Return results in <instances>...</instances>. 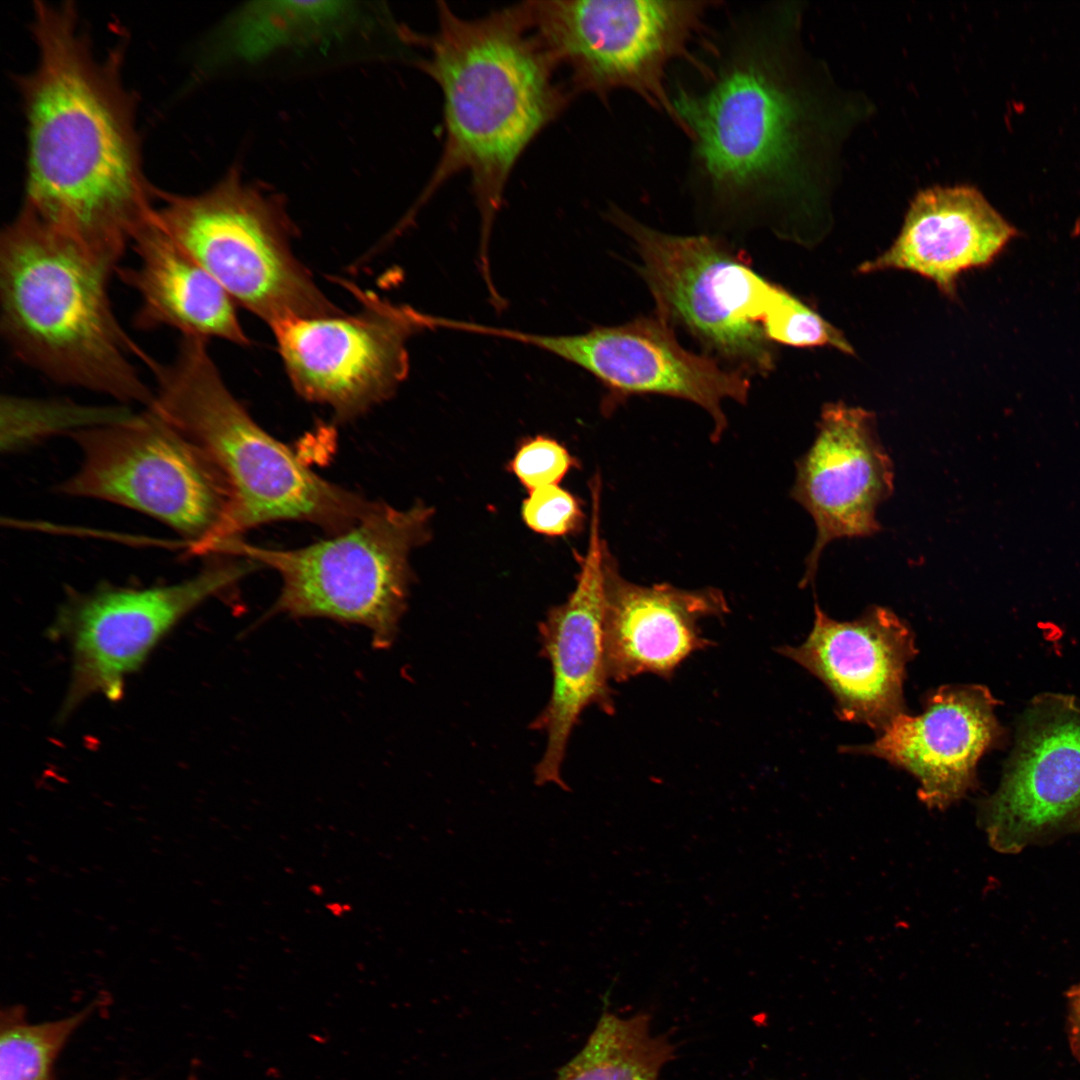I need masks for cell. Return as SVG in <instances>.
<instances>
[{"mask_svg":"<svg viewBox=\"0 0 1080 1080\" xmlns=\"http://www.w3.org/2000/svg\"><path fill=\"white\" fill-rule=\"evenodd\" d=\"M1066 998L1068 1044L1073 1057L1080 1063V982L1067 990Z\"/></svg>","mask_w":1080,"mask_h":1080,"instance_id":"obj_28","label":"cell"},{"mask_svg":"<svg viewBox=\"0 0 1080 1080\" xmlns=\"http://www.w3.org/2000/svg\"><path fill=\"white\" fill-rule=\"evenodd\" d=\"M159 198L157 223L235 303L270 326L342 313L293 254L280 201L244 183L237 169L206 192Z\"/></svg>","mask_w":1080,"mask_h":1080,"instance_id":"obj_8","label":"cell"},{"mask_svg":"<svg viewBox=\"0 0 1080 1080\" xmlns=\"http://www.w3.org/2000/svg\"><path fill=\"white\" fill-rule=\"evenodd\" d=\"M578 461L553 438L537 435L522 441L509 462L510 471L529 491L558 485Z\"/></svg>","mask_w":1080,"mask_h":1080,"instance_id":"obj_26","label":"cell"},{"mask_svg":"<svg viewBox=\"0 0 1080 1080\" xmlns=\"http://www.w3.org/2000/svg\"><path fill=\"white\" fill-rule=\"evenodd\" d=\"M95 1007L91 1004L67 1017L41 1023H29L23 1008L2 1010L0 1080H53L58 1055Z\"/></svg>","mask_w":1080,"mask_h":1080,"instance_id":"obj_24","label":"cell"},{"mask_svg":"<svg viewBox=\"0 0 1080 1080\" xmlns=\"http://www.w3.org/2000/svg\"><path fill=\"white\" fill-rule=\"evenodd\" d=\"M81 452L76 472L58 485L146 514L205 554L229 493L212 460L153 408L69 435Z\"/></svg>","mask_w":1080,"mask_h":1080,"instance_id":"obj_10","label":"cell"},{"mask_svg":"<svg viewBox=\"0 0 1080 1080\" xmlns=\"http://www.w3.org/2000/svg\"><path fill=\"white\" fill-rule=\"evenodd\" d=\"M1072 234L1073 236H1080V217L1075 221Z\"/></svg>","mask_w":1080,"mask_h":1080,"instance_id":"obj_29","label":"cell"},{"mask_svg":"<svg viewBox=\"0 0 1080 1080\" xmlns=\"http://www.w3.org/2000/svg\"><path fill=\"white\" fill-rule=\"evenodd\" d=\"M1031 714L980 823L993 849L1016 854L1080 826V711L1047 701Z\"/></svg>","mask_w":1080,"mask_h":1080,"instance_id":"obj_15","label":"cell"},{"mask_svg":"<svg viewBox=\"0 0 1080 1080\" xmlns=\"http://www.w3.org/2000/svg\"><path fill=\"white\" fill-rule=\"evenodd\" d=\"M37 62L17 76L27 131L23 206L114 269L153 217L123 47L98 57L71 3L37 2Z\"/></svg>","mask_w":1080,"mask_h":1080,"instance_id":"obj_1","label":"cell"},{"mask_svg":"<svg viewBox=\"0 0 1080 1080\" xmlns=\"http://www.w3.org/2000/svg\"><path fill=\"white\" fill-rule=\"evenodd\" d=\"M601 492L590 489L591 518L585 555H577L580 565L574 590L568 599L552 607L539 625L542 655L552 672V690L544 709L531 728L544 732L547 744L534 770L535 784L569 788L562 778V766L569 739L581 714L597 706L606 714L614 712L605 663L603 620L605 609V566L608 547L601 535Z\"/></svg>","mask_w":1080,"mask_h":1080,"instance_id":"obj_14","label":"cell"},{"mask_svg":"<svg viewBox=\"0 0 1080 1080\" xmlns=\"http://www.w3.org/2000/svg\"><path fill=\"white\" fill-rule=\"evenodd\" d=\"M814 612L807 639L778 652L823 682L842 720L882 731L905 712L906 666L917 653L912 630L880 606L851 621L830 618L817 603Z\"/></svg>","mask_w":1080,"mask_h":1080,"instance_id":"obj_17","label":"cell"},{"mask_svg":"<svg viewBox=\"0 0 1080 1080\" xmlns=\"http://www.w3.org/2000/svg\"><path fill=\"white\" fill-rule=\"evenodd\" d=\"M207 342L181 337L172 361L148 366L156 381L151 408L212 460L228 487L205 554L271 521H308L334 534L356 525L376 503L322 479L264 431L227 388Z\"/></svg>","mask_w":1080,"mask_h":1080,"instance_id":"obj_5","label":"cell"},{"mask_svg":"<svg viewBox=\"0 0 1080 1080\" xmlns=\"http://www.w3.org/2000/svg\"><path fill=\"white\" fill-rule=\"evenodd\" d=\"M114 268L23 206L0 236V328L17 360L49 380L150 408V360L121 326Z\"/></svg>","mask_w":1080,"mask_h":1080,"instance_id":"obj_4","label":"cell"},{"mask_svg":"<svg viewBox=\"0 0 1080 1080\" xmlns=\"http://www.w3.org/2000/svg\"><path fill=\"white\" fill-rule=\"evenodd\" d=\"M337 1L255 2L231 18L222 32V49L245 60L313 39L332 30L351 11Z\"/></svg>","mask_w":1080,"mask_h":1080,"instance_id":"obj_23","label":"cell"},{"mask_svg":"<svg viewBox=\"0 0 1080 1080\" xmlns=\"http://www.w3.org/2000/svg\"><path fill=\"white\" fill-rule=\"evenodd\" d=\"M674 1051L664 1035L652 1031L649 1015L605 1012L557 1080H659Z\"/></svg>","mask_w":1080,"mask_h":1080,"instance_id":"obj_22","label":"cell"},{"mask_svg":"<svg viewBox=\"0 0 1080 1080\" xmlns=\"http://www.w3.org/2000/svg\"><path fill=\"white\" fill-rule=\"evenodd\" d=\"M132 412L125 406L94 407L59 399L7 395L1 399V450L15 452L46 437L68 435L118 421Z\"/></svg>","mask_w":1080,"mask_h":1080,"instance_id":"obj_25","label":"cell"},{"mask_svg":"<svg viewBox=\"0 0 1080 1080\" xmlns=\"http://www.w3.org/2000/svg\"><path fill=\"white\" fill-rule=\"evenodd\" d=\"M605 575V663L609 679L617 682L645 673L671 678L690 655L712 645L702 636L699 621L729 610L723 593L712 587L632 583L621 576L609 552Z\"/></svg>","mask_w":1080,"mask_h":1080,"instance_id":"obj_19","label":"cell"},{"mask_svg":"<svg viewBox=\"0 0 1080 1080\" xmlns=\"http://www.w3.org/2000/svg\"><path fill=\"white\" fill-rule=\"evenodd\" d=\"M1018 234L976 187L935 186L914 197L893 244L858 271H909L954 298L960 275L990 265Z\"/></svg>","mask_w":1080,"mask_h":1080,"instance_id":"obj_20","label":"cell"},{"mask_svg":"<svg viewBox=\"0 0 1080 1080\" xmlns=\"http://www.w3.org/2000/svg\"><path fill=\"white\" fill-rule=\"evenodd\" d=\"M137 264L118 267L120 280L140 299L139 329L172 328L181 337L219 338L237 345L249 340L235 302L225 289L156 221L155 212L133 237Z\"/></svg>","mask_w":1080,"mask_h":1080,"instance_id":"obj_21","label":"cell"},{"mask_svg":"<svg viewBox=\"0 0 1080 1080\" xmlns=\"http://www.w3.org/2000/svg\"><path fill=\"white\" fill-rule=\"evenodd\" d=\"M423 70L443 96L444 143L420 204L460 172L471 177L480 215V264L516 162L567 104L557 70L529 20L526 3L480 18L438 3L436 31L426 38Z\"/></svg>","mask_w":1080,"mask_h":1080,"instance_id":"obj_3","label":"cell"},{"mask_svg":"<svg viewBox=\"0 0 1080 1080\" xmlns=\"http://www.w3.org/2000/svg\"><path fill=\"white\" fill-rule=\"evenodd\" d=\"M355 314L294 317L271 326L287 375L306 400L348 420L393 395L409 373L408 340L432 315L348 285Z\"/></svg>","mask_w":1080,"mask_h":1080,"instance_id":"obj_11","label":"cell"},{"mask_svg":"<svg viewBox=\"0 0 1080 1080\" xmlns=\"http://www.w3.org/2000/svg\"><path fill=\"white\" fill-rule=\"evenodd\" d=\"M259 564L214 561L183 581L150 588L102 586L71 597L54 631L72 648V677L63 714L93 695L117 700L166 634L208 598L230 587Z\"/></svg>","mask_w":1080,"mask_h":1080,"instance_id":"obj_12","label":"cell"},{"mask_svg":"<svg viewBox=\"0 0 1080 1080\" xmlns=\"http://www.w3.org/2000/svg\"><path fill=\"white\" fill-rule=\"evenodd\" d=\"M722 2L706 0H552L526 2L531 27L574 93L607 102L628 90L678 126L668 86L672 63L693 64L706 18Z\"/></svg>","mask_w":1080,"mask_h":1080,"instance_id":"obj_9","label":"cell"},{"mask_svg":"<svg viewBox=\"0 0 1080 1080\" xmlns=\"http://www.w3.org/2000/svg\"><path fill=\"white\" fill-rule=\"evenodd\" d=\"M893 465L875 416L842 402L824 406L813 444L796 463L791 497L811 515L816 540L802 584L813 580L826 545L880 529L876 511L893 491Z\"/></svg>","mask_w":1080,"mask_h":1080,"instance_id":"obj_16","label":"cell"},{"mask_svg":"<svg viewBox=\"0 0 1080 1080\" xmlns=\"http://www.w3.org/2000/svg\"><path fill=\"white\" fill-rule=\"evenodd\" d=\"M607 216L633 242L655 314L681 325L733 370L766 376L775 366L774 344L849 351L837 328L720 239L662 232L617 207Z\"/></svg>","mask_w":1080,"mask_h":1080,"instance_id":"obj_6","label":"cell"},{"mask_svg":"<svg viewBox=\"0 0 1080 1080\" xmlns=\"http://www.w3.org/2000/svg\"><path fill=\"white\" fill-rule=\"evenodd\" d=\"M792 16L775 6L733 16L702 41L699 82L672 93L691 142L689 186L719 217L775 226L809 194L815 111Z\"/></svg>","mask_w":1080,"mask_h":1080,"instance_id":"obj_2","label":"cell"},{"mask_svg":"<svg viewBox=\"0 0 1080 1080\" xmlns=\"http://www.w3.org/2000/svg\"><path fill=\"white\" fill-rule=\"evenodd\" d=\"M122 1080H127V1079H122Z\"/></svg>","mask_w":1080,"mask_h":1080,"instance_id":"obj_30","label":"cell"},{"mask_svg":"<svg viewBox=\"0 0 1080 1080\" xmlns=\"http://www.w3.org/2000/svg\"><path fill=\"white\" fill-rule=\"evenodd\" d=\"M433 514L422 502L404 510L376 503L353 527L302 548L271 549L238 537L220 544L216 554L244 558L280 575L274 613L363 626L373 646L386 649L407 608L409 555L429 540Z\"/></svg>","mask_w":1080,"mask_h":1080,"instance_id":"obj_7","label":"cell"},{"mask_svg":"<svg viewBox=\"0 0 1080 1080\" xmlns=\"http://www.w3.org/2000/svg\"><path fill=\"white\" fill-rule=\"evenodd\" d=\"M994 705L983 687L942 686L924 697L920 714L901 713L872 743L845 750L906 770L920 783V800L944 809L975 784L977 763L1000 734Z\"/></svg>","mask_w":1080,"mask_h":1080,"instance_id":"obj_18","label":"cell"},{"mask_svg":"<svg viewBox=\"0 0 1080 1080\" xmlns=\"http://www.w3.org/2000/svg\"><path fill=\"white\" fill-rule=\"evenodd\" d=\"M521 507L522 519L531 530L549 537L574 534L582 527L585 515L577 498L558 485L528 492Z\"/></svg>","mask_w":1080,"mask_h":1080,"instance_id":"obj_27","label":"cell"},{"mask_svg":"<svg viewBox=\"0 0 1080 1080\" xmlns=\"http://www.w3.org/2000/svg\"><path fill=\"white\" fill-rule=\"evenodd\" d=\"M482 334L549 352L594 376L606 389L602 408L609 412L633 395H663L690 401L712 418L711 439L727 427L723 402L745 404L750 381L722 367L711 355L686 350L672 326L654 314L616 326H598L569 335H544L485 325Z\"/></svg>","mask_w":1080,"mask_h":1080,"instance_id":"obj_13","label":"cell"}]
</instances>
